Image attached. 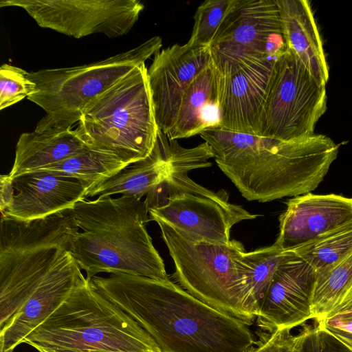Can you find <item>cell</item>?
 <instances>
[{
	"instance_id": "cell-25",
	"label": "cell",
	"mask_w": 352,
	"mask_h": 352,
	"mask_svg": "<svg viewBox=\"0 0 352 352\" xmlns=\"http://www.w3.org/2000/svg\"><path fill=\"white\" fill-rule=\"evenodd\" d=\"M292 250L316 272L324 270L352 254V221Z\"/></svg>"
},
{
	"instance_id": "cell-13",
	"label": "cell",
	"mask_w": 352,
	"mask_h": 352,
	"mask_svg": "<svg viewBox=\"0 0 352 352\" xmlns=\"http://www.w3.org/2000/svg\"><path fill=\"white\" fill-rule=\"evenodd\" d=\"M316 272L293 250L284 251L260 302L257 326L265 332L292 329L312 319L311 298Z\"/></svg>"
},
{
	"instance_id": "cell-3",
	"label": "cell",
	"mask_w": 352,
	"mask_h": 352,
	"mask_svg": "<svg viewBox=\"0 0 352 352\" xmlns=\"http://www.w3.org/2000/svg\"><path fill=\"white\" fill-rule=\"evenodd\" d=\"M73 211L82 231L71 254L87 280L102 272L169 279L146 228L151 220L144 201L125 195L85 199Z\"/></svg>"
},
{
	"instance_id": "cell-7",
	"label": "cell",
	"mask_w": 352,
	"mask_h": 352,
	"mask_svg": "<svg viewBox=\"0 0 352 352\" xmlns=\"http://www.w3.org/2000/svg\"><path fill=\"white\" fill-rule=\"evenodd\" d=\"M145 63L91 103L76 129L91 148L131 165L152 151L158 133Z\"/></svg>"
},
{
	"instance_id": "cell-1",
	"label": "cell",
	"mask_w": 352,
	"mask_h": 352,
	"mask_svg": "<svg viewBox=\"0 0 352 352\" xmlns=\"http://www.w3.org/2000/svg\"><path fill=\"white\" fill-rule=\"evenodd\" d=\"M89 282L137 322L162 352H248L256 343L245 322L170 279L111 274Z\"/></svg>"
},
{
	"instance_id": "cell-4",
	"label": "cell",
	"mask_w": 352,
	"mask_h": 352,
	"mask_svg": "<svg viewBox=\"0 0 352 352\" xmlns=\"http://www.w3.org/2000/svg\"><path fill=\"white\" fill-rule=\"evenodd\" d=\"M79 231L73 208L30 221L1 217L0 331L45 280L78 265L71 250Z\"/></svg>"
},
{
	"instance_id": "cell-21",
	"label": "cell",
	"mask_w": 352,
	"mask_h": 352,
	"mask_svg": "<svg viewBox=\"0 0 352 352\" xmlns=\"http://www.w3.org/2000/svg\"><path fill=\"white\" fill-rule=\"evenodd\" d=\"M219 72L213 61L192 82L166 134L170 140L186 138L220 128Z\"/></svg>"
},
{
	"instance_id": "cell-10",
	"label": "cell",
	"mask_w": 352,
	"mask_h": 352,
	"mask_svg": "<svg viewBox=\"0 0 352 352\" xmlns=\"http://www.w3.org/2000/svg\"><path fill=\"white\" fill-rule=\"evenodd\" d=\"M326 85L316 80L289 50L274 63L259 117L258 136L285 142L314 135L327 110Z\"/></svg>"
},
{
	"instance_id": "cell-2",
	"label": "cell",
	"mask_w": 352,
	"mask_h": 352,
	"mask_svg": "<svg viewBox=\"0 0 352 352\" xmlns=\"http://www.w3.org/2000/svg\"><path fill=\"white\" fill-rule=\"evenodd\" d=\"M199 135L241 195L258 202L309 193L338 153V146L322 134L292 142L220 128Z\"/></svg>"
},
{
	"instance_id": "cell-16",
	"label": "cell",
	"mask_w": 352,
	"mask_h": 352,
	"mask_svg": "<svg viewBox=\"0 0 352 352\" xmlns=\"http://www.w3.org/2000/svg\"><path fill=\"white\" fill-rule=\"evenodd\" d=\"M352 221V199L307 193L287 202L279 217L275 244L284 251L298 248Z\"/></svg>"
},
{
	"instance_id": "cell-6",
	"label": "cell",
	"mask_w": 352,
	"mask_h": 352,
	"mask_svg": "<svg viewBox=\"0 0 352 352\" xmlns=\"http://www.w3.org/2000/svg\"><path fill=\"white\" fill-rule=\"evenodd\" d=\"M212 157V148L206 142L186 148L176 141L170 174L144 201L151 221L160 219L192 237L226 243L230 241L234 225L258 217L231 204L224 190L214 192L188 177L192 170L211 166L208 160Z\"/></svg>"
},
{
	"instance_id": "cell-28",
	"label": "cell",
	"mask_w": 352,
	"mask_h": 352,
	"mask_svg": "<svg viewBox=\"0 0 352 352\" xmlns=\"http://www.w3.org/2000/svg\"><path fill=\"white\" fill-rule=\"evenodd\" d=\"M25 70L9 64L0 68V110L12 106L34 94L35 84Z\"/></svg>"
},
{
	"instance_id": "cell-27",
	"label": "cell",
	"mask_w": 352,
	"mask_h": 352,
	"mask_svg": "<svg viewBox=\"0 0 352 352\" xmlns=\"http://www.w3.org/2000/svg\"><path fill=\"white\" fill-rule=\"evenodd\" d=\"M234 0H207L197 9L191 36L187 43L209 47Z\"/></svg>"
},
{
	"instance_id": "cell-14",
	"label": "cell",
	"mask_w": 352,
	"mask_h": 352,
	"mask_svg": "<svg viewBox=\"0 0 352 352\" xmlns=\"http://www.w3.org/2000/svg\"><path fill=\"white\" fill-rule=\"evenodd\" d=\"M212 62L209 47L175 44L157 52L147 69L155 118L167 134L195 78Z\"/></svg>"
},
{
	"instance_id": "cell-18",
	"label": "cell",
	"mask_w": 352,
	"mask_h": 352,
	"mask_svg": "<svg viewBox=\"0 0 352 352\" xmlns=\"http://www.w3.org/2000/svg\"><path fill=\"white\" fill-rule=\"evenodd\" d=\"M86 278L78 265L45 280L12 320L0 331V352H14L24 339L44 322Z\"/></svg>"
},
{
	"instance_id": "cell-31",
	"label": "cell",
	"mask_w": 352,
	"mask_h": 352,
	"mask_svg": "<svg viewBox=\"0 0 352 352\" xmlns=\"http://www.w3.org/2000/svg\"><path fill=\"white\" fill-rule=\"evenodd\" d=\"M315 322L320 327L352 333V286L336 300L326 315Z\"/></svg>"
},
{
	"instance_id": "cell-15",
	"label": "cell",
	"mask_w": 352,
	"mask_h": 352,
	"mask_svg": "<svg viewBox=\"0 0 352 352\" xmlns=\"http://www.w3.org/2000/svg\"><path fill=\"white\" fill-rule=\"evenodd\" d=\"M276 59L246 61L219 70L220 129L258 136L259 117Z\"/></svg>"
},
{
	"instance_id": "cell-29",
	"label": "cell",
	"mask_w": 352,
	"mask_h": 352,
	"mask_svg": "<svg viewBox=\"0 0 352 352\" xmlns=\"http://www.w3.org/2000/svg\"><path fill=\"white\" fill-rule=\"evenodd\" d=\"M300 331L302 352H352L346 345L316 325L302 324Z\"/></svg>"
},
{
	"instance_id": "cell-23",
	"label": "cell",
	"mask_w": 352,
	"mask_h": 352,
	"mask_svg": "<svg viewBox=\"0 0 352 352\" xmlns=\"http://www.w3.org/2000/svg\"><path fill=\"white\" fill-rule=\"evenodd\" d=\"M284 250L277 245L245 252L241 258L245 278L244 307L256 320L260 302L272 280Z\"/></svg>"
},
{
	"instance_id": "cell-33",
	"label": "cell",
	"mask_w": 352,
	"mask_h": 352,
	"mask_svg": "<svg viewBox=\"0 0 352 352\" xmlns=\"http://www.w3.org/2000/svg\"><path fill=\"white\" fill-rule=\"evenodd\" d=\"M320 327L325 329L327 331H328L329 333H331L332 336H333L335 338L339 340L341 342H342L344 345H346L349 349H350L352 351V333L331 327Z\"/></svg>"
},
{
	"instance_id": "cell-26",
	"label": "cell",
	"mask_w": 352,
	"mask_h": 352,
	"mask_svg": "<svg viewBox=\"0 0 352 352\" xmlns=\"http://www.w3.org/2000/svg\"><path fill=\"white\" fill-rule=\"evenodd\" d=\"M352 286V254L316 272L311 298L312 319L326 315L336 300Z\"/></svg>"
},
{
	"instance_id": "cell-32",
	"label": "cell",
	"mask_w": 352,
	"mask_h": 352,
	"mask_svg": "<svg viewBox=\"0 0 352 352\" xmlns=\"http://www.w3.org/2000/svg\"><path fill=\"white\" fill-rule=\"evenodd\" d=\"M0 181V210L1 212L11 206L14 199V190L12 179L8 174L1 175Z\"/></svg>"
},
{
	"instance_id": "cell-17",
	"label": "cell",
	"mask_w": 352,
	"mask_h": 352,
	"mask_svg": "<svg viewBox=\"0 0 352 352\" xmlns=\"http://www.w3.org/2000/svg\"><path fill=\"white\" fill-rule=\"evenodd\" d=\"M12 179L14 195L1 217L30 221L73 208L85 199L87 188L77 178L58 172L36 170Z\"/></svg>"
},
{
	"instance_id": "cell-19",
	"label": "cell",
	"mask_w": 352,
	"mask_h": 352,
	"mask_svg": "<svg viewBox=\"0 0 352 352\" xmlns=\"http://www.w3.org/2000/svg\"><path fill=\"white\" fill-rule=\"evenodd\" d=\"M175 142L159 129L154 147L146 158L88 189L85 199L121 194L141 199L170 174Z\"/></svg>"
},
{
	"instance_id": "cell-9",
	"label": "cell",
	"mask_w": 352,
	"mask_h": 352,
	"mask_svg": "<svg viewBox=\"0 0 352 352\" xmlns=\"http://www.w3.org/2000/svg\"><path fill=\"white\" fill-rule=\"evenodd\" d=\"M162 236L175 265L173 277L193 296L250 325L244 307L241 258L246 252L236 240L221 243L199 239L160 219Z\"/></svg>"
},
{
	"instance_id": "cell-5",
	"label": "cell",
	"mask_w": 352,
	"mask_h": 352,
	"mask_svg": "<svg viewBox=\"0 0 352 352\" xmlns=\"http://www.w3.org/2000/svg\"><path fill=\"white\" fill-rule=\"evenodd\" d=\"M23 343L38 352H162L137 322L86 278Z\"/></svg>"
},
{
	"instance_id": "cell-22",
	"label": "cell",
	"mask_w": 352,
	"mask_h": 352,
	"mask_svg": "<svg viewBox=\"0 0 352 352\" xmlns=\"http://www.w3.org/2000/svg\"><path fill=\"white\" fill-rule=\"evenodd\" d=\"M89 148L76 130H51L23 133L16 143L15 157L8 175L41 169Z\"/></svg>"
},
{
	"instance_id": "cell-24",
	"label": "cell",
	"mask_w": 352,
	"mask_h": 352,
	"mask_svg": "<svg viewBox=\"0 0 352 352\" xmlns=\"http://www.w3.org/2000/svg\"><path fill=\"white\" fill-rule=\"evenodd\" d=\"M128 166L113 154L88 148L39 170L55 171L77 178L88 190Z\"/></svg>"
},
{
	"instance_id": "cell-8",
	"label": "cell",
	"mask_w": 352,
	"mask_h": 352,
	"mask_svg": "<svg viewBox=\"0 0 352 352\" xmlns=\"http://www.w3.org/2000/svg\"><path fill=\"white\" fill-rule=\"evenodd\" d=\"M162 45L161 38L156 36L95 63L29 72L28 78L36 90L28 99L45 111L35 131L71 129L91 103L158 52Z\"/></svg>"
},
{
	"instance_id": "cell-30",
	"label": "cell",
	"mask_w": 352,
	"mask_h": 352,
	"mask_svg": "<svg viewBox=\"0 0 352 352\" xmlns=\"http://www.w3.org/2000/svg\"><path fill=\"white\" fill-rule=\"evenodd\" d=\"M290 329L261 333L256 346L248 352H302L300 332L294 335Z\"/></svg>"
},
{
	"instance_id": "cell-12",
	"label": "cell",
	"mask_w": 352,
	"mask_h": 352,
	"mask_svg": "<svg viewBox=\"0 0 352 352\" xmlns=\"http://www.w3.org/2000/svg\"><path fill=\"white\" fill-rule=\"evenodd\" d=\"M19 7L41 28L77 38L96 33L126 34L144 9L138 0H2L0 7Z\"/></svg>"
},
{
	"instance_id": "cell-11",
	"label": "cell",
	"mask_w": 352,
	"mask_h": 352,
	"mask_svg": "<svg viewBox=\"0 0 352 352\" xmlns=\"http://www.w3.org/2000/svg\"><path fill=\"white\" fill-rule=\"evenodd\" d=\"M209 48L217 69L277 58L287 50L277 0H234Z\"/></svg>"
},
{
	"instance_id": "cell-20",
	"label": "cell",
	"mask_w": 352,
	"mask_h": 352,
	"mask_svg": "<svg viewBox=\"0 0 352 352\" xmlns=\"http://www.w3.org/2000/svg\"><path fill=\"white\" fill-rule=\"evenodd\" d=\"M277 3L287 50L300 60L316 80L326 85L329 67L309 2L277 0Z\"/></svg>"
}]
</instances>
